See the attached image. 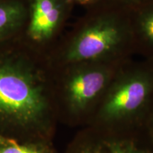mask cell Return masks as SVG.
Here are the masks:
<instances>
[{"instance_id": "1", "label": "cell", "mask_w": 153, "mask_h": 153, "mask_svg": "<svg viewBox=\"0 0 153 153\" xmlns=\"http://www.w3.org/2000/svg\"><path fill=\"white\" fill-rule=\"evenodd\" d=\"M57 119L47 54L24 35L0 44V123L24 141L50 140Z\"/></svg>"}, {"instance_id": "2", "label": "cell", "mask_w": 153, "mask_h": 153, "mask_svg": "<svg viewBox=\"0 0 153 153\" xmlns=\"http://www.w3.org/2000/svg\"><path fill=\"white\" fill-rule=\"evenodd\" d=\"M86 9L47 54L51 68L87 62H120L133 58L130 9L104 0Z\"/></svg>"}, {"instance_id": "3", "label": "cell", "mask_w": 153, "mask_h": 153, "mask_svg": "<svg viewBox=\"0 0 153 153\" xmlns=\"http://www.w3.org/2000/svg\"><path fill=\"white\" fill-rule=\"evenodd\" d=\"M153 106V59H129L119 67L87 126L144 128Z\"/></svg>"}, {"instance_id": "4", "label": "cell", "mask_w": 153, "mask_h": 153, "mask_svg": "<svg viewBox=\"0 0 153 153\" xmlns=\"http://www.w3.org/2000/svg\"><path fill=\"white\" fill-rule=\"evenodd\" d=\"M124 62H79L51 68L57 120L78 128L89 126L113 77Z\"/></svg>"}, {"instance_id": "5", "label": "cell", "mask_w": 153, "mask_h": 153, "mask_svg": "<svg viewBox=\"0 0 153 153\" xmlns=\"http://www.w3.org/2000/svg\"><path fill=\"white\" fill-rule=\"evenodd\" d=\"M63 153H153L144 128L114 130L86 126L79 128Z\"/></svg>"}, {"instance_id": "6", "label": "cell", "mask_w": 153, "mask_h": 153, "mask_svg": "<svg viewBox=\"0 0 153 153\" xmlns=\"http://www.w3.org/2000/svg\"><path fill=\"white\" fill-rule=\"evenodd\" d=\"M28 16L24 37L48 54L62 36L74 4L70 0H28Z\"/></svg>"}, {"instance_id": "7", "label": "cell", "mask_w": 153, "mask_h": 153, "mask_svg": "<svg viewBox=\"0 0 153 153\" xmlns=\"http://www.w3.org/2000/svg\"><path fill=\"white\" fill-rule=\"evenodd\" d=\"M134 55L153 59V0L130 8Z\"/></svg>"}, {"instance_id": "8", "label": "cell", "mask_w": 153, "mask_h": 153, "mask_svg": "<svg viewBox=\"0 0 153 153\" xmlns=\"http://www.w3.org/2000/svg\"><path fill=\"white\" fill-rule=\"evenodd\" d=\"M28 16V0H0V44L24 35Z\"/></svg>"}, {"instance_id": "9", "label": "cell", "mask_w": 153, "mask_h": 153, "mask_svg": "<svg viewBox=\"0 0 153 153\" xmlns=\"http://www.w3.org/2000/svg\"><path fill=\"white\" fill-rule=\"evenodd\" d=\"M0 153H53L51 140L25 141L19 144L15 141L0 145Z\"/></svg>"}, {"instance_id": "10", "label": "cell", "mask_w": 153, "mask_h": 153, "mask_svg": "<svg viewBox=\"0 0 153 153\" xmlns=\"http://www.w3.org/2000/svg\"><path fill=\"white\" fill-rule=\"evenodd\" d=\"M104 1L130 9L146 1V0H104Z\"/></svg>"}, {"instance_id": "11", "label": "cell", "mask_w": 153, "mask_h": 153, "mask_svg": "<svg viewBox=\"0 0 153 153\" xmlns=\"http://www.w3.org/2000/svg\"><path fill=\"white\" fill-rule=\"evenodd\" d=\"M144 129L151 143L153 144V106L145 123Z\"/></svg>"}, {"instance_id": "12", "label": "cell", "mask_w": 153, "mask_h": 153, "mask_svg": "<svg viewBox=\"0 0 153 153\" xmlns=\"http://www.w3.org/2000/svg\"><path fill=\"white\" fill-rule=\"evenodd\" d=\"M70 1H72L74 5H79L85 7V8H88L99 2L101 0H70Z\"/></svg>"}, {"instance_id": "13", "label": "cell", "mask_w": 153, "mask_h": 153, "mask_svg": "<svg viewBox=\"0 0 153 153\" xmlns=\"http://www.w3.org/2000/svg\"><path fill=\"white\" fill-rule=\"evenodd\" d=\"M15 140L14 139H9L7 137H4L3 135H0V145H5V144H9V143H11L15 142Z\"/></svg>"}]
</instances>
